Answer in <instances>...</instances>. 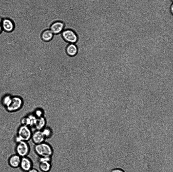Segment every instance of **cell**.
Listing matches in <instances>:
<instances>
[{"label":"cell","instance_id":"11","mask_svg":"<svg viewBox=\"0 0 173 172\" xmlns=\"http://www.w3.org/2000/svg\"><path fill=\"white\" fill-rule=\"evenodd\" d=\"M39 168L42 172H49L52 167V162L44 161L39 162Z\"/></svg>","mask_w":173,"mask_h":172},{"label":"cell","instance_id":"13","mask_svg":"<svg viewBox=\"0 0 173 172\" xmlns=\"http://www.w3.org/2000/svg\"><path fill=\"white\" fill-rule=\"evenodd\" d=\"M54 34L49 29L45 30L42 33L41 38L44 41L48 42L50 41L52 39Z\"/></svg>","mask_w":173,"mask_h":172},{"label":"cell","instance_id":"1","mask_svg":"<svg viewBox=\"0 0 173 172\" xmlns=\"http://www.w3.org/2000/svg\"><path fill=\"white\" fill-rule=\"evenodd\" d=\"M33 150L35 153L39 157H52L54 154V150L52 146L50 144L45 141L34 145Z\"/></svg>","mask_w":173,"mask_h":172},{"label":"cell","instance_id":"19","mask_svg":"<svg viewBox=\"0 0 173 172\" xmlns=\"http://www.w3.org/2000/svg\"><path fill=\"white\" fill-rule=\"evenodd\" d=\"M52 157L46 156L39 157L38 162L44 161L52 162Z\"/></svg>","mask_w":173,"mask_h":172},{"label":"cell","instance_id":"4","mask_svg":"<svg viewBox=\"0 0 173 172\" xmlns=\"http://www.w3.org/2000/svg\"><path fill=\"white\" fill-rule=\"evenodd\" d=\"M23 101L22 99L18 96L12 97L10 104L6 107L7 111L10 112L16 111L20 109L23 106Z\"/></svg>","mask_w":173,"mask_h":172},{"label":"cell","instance_id":"9","mask_svg":"<svg viewBox=\"0 0 173 172\" xmlns=\"http://www.w3.org/2000/svg\"><path fill=\"white\" fill-rule=\"evenodd\" d=\"M46 139L42 130H36L32 133L31 139L34 145L42 143Z\"/></svg>","mask_w":173,"mask_h":172},{"label":"cell","instance_id":"3","mask_svg":"<svg viewBox=\"0 0 173 172\" xmlns=\"http://www.w3.org/2000/svg\"><path fill=\"white\" fill-rule=\"evenodd\" d=\"M31 150L28 142L21 141L16 143L15 148V153L21 157L28 156Z\"/></svg>","mask_w":173,"mask_h":172},{"label":"cell","instance_id":"24","mask_svg":"<svg viewBox=\"0 0 173 172\" xmlns=\"http://www.w3.org/2000/svg\"><path fill=\"white\" fill-rule=\"evenodd\" d=\"M170 1L172 2L173 1V0H170Z\"/></svg>","mask_w":173,"mask_h":172},{"label":"cell","instance_id":"14","mask_svg":"<svg viewBox=\"0 0 173 172\" xmlns=\"http://www.w3.org/2000/svg\"><path fill=\"white\" fill-rule=\"evenodd\" d=\"M78 51L77 47L75 44L70 43L67 46L66 52L69 56H73L75 55Z\"/></svg>","mask_w":173,"mask_h":172},{"label":"cell","instance_id":"23","mask_svg":"<svg viewBox=\"0 0 173 172\" xmlns=\"http://www.w3.org/2000/svg\"><path fill=\"white\" fill-rule=\"evenodd\" d=\"M170 11L171 13L172 14L173 13V5L172 4H171L170 6Z\"/></svg>","mask_w":173,"mask_h":172},{"label":"cell","instance_id":"18","mask_svg":"<svg viewBox=\"0 0 173 172\" xmlns=\"http://www.w3.org/2000/svg\"><path fill=\"white\" fill-rule=\"evenodd\" d=\"M33 114L37 118H40L43 116V112L41 109H37L35 110Z\"/></svg>","mask_w":173,"mask_h":172},{"label":"cell","instance_id":"21","mask_svg":"<svg viewBox=\"0 0 173 172\" xmlns=\"http://www.w3.org/2000/svg\"><path fill=\"white\" fill-rule=\"evenodd\" d=\"M27 172H39V171L33 167Z\"/></svg>","mask_w":173,"mask_h":172},{"label":"cell","instance_id":"7","mask_svg":"<svg viewBox=\"0 0 173 172\" xmlns=\"http://www.w3.org/2000/svg\"><path fill=\"white\" fill-rule=\"evenodd\" d=\"M32 160L28 156L22 157L19 167L23 172H27L33 167Z\"/></svg>","mask_w":173,"mask_h":172},{"label":"cell","instance_id":"10","mask_svg":"<svg viewBox=\"0 0 173 172\" xmlns=\"http://www.w3.org/2000/svg\"><path fill=\"white\" fill-rule=\"evenodd\" d=\"M22 157L16 153L11 155L8 159V163L11 167L14 168H19Z\"/></svg>","mask_w":173,"mask_h":172},{"label":"cell","instance_id":"15","mask_svg":"<svg viewBox=\"0 0 173 172\" xmlns=\"http://www.w3.org/2000/svg\"><path fill=\"white\" fill-rule=\"evenodd\" d=\"M12 97L9 95H7L4 97L2 100L3 104L6 107L8 106L10 104Z\"/></svg>","mask_w":173,"mask_h":172},{"label":"cell","instance_id":"12","mask_svg":"<svg viewBox=\"0 0 173 172\" xmlns=\"http://www.w3.org/2000/svg\"><path fill=\"white\" fill-rule=\"evenodd\" d=\"M46 121L43 116L37 118L34 127L36 130H42L45 127Z\"/></svg>","mask_w":173,"mask_h":172},{"label":"cell","instance_id":"22","mask_svg":"<svg viewBox=\"0 0 173 172\" xmlns=\"http://www.w3.org/2000/svg\"><path fill=\"white\" fill-rule=\"evenodd\" d=\"M2 18L0 17V34L3 32V30L1 25V21Z\"/></svg>","mask_w":173,"mask_h":172},{"label":"cell","instance_id":"17","mask_svg":"<svg viewBox=\"0 0 173 172\" xmlns=\"http://www.w3.org/2000/svg\"><path fill=\"white\" fill-rule=\"evenodd\" d=\"M21 122L22 125H26L29 127L30 120L28 116L22 118Z\"/></svg>","mask_w":173,"mask_h":172},{"label":"cell","instance_id":"20","mask_svg":"<svg viewBox=\"0 0 173 172\" xmlns=\"http://www.w3.org/2000/svg\"><path fill=\"white\" fill-rule=\"evenodd\" d=\"M110 172H125L122 169L119 168H115L112 169Z\"/></svg>","mask_w":173,"mask_h":172},{"label":"cell","instance_id":"2","mask_svg":"<svg viewBox=\"0 0 173 172\" xmlns=\"http://www.w3.org/2000/svg\"><path fill=\"white\" fill-rule=\"evenodd\" d=\"M32 134L29 127L22 125L18 128L15 141L16 143L21 141L28 142L31 139Z\"/></svg>","mask_w":173,"mask_h":172},{"label":"cell","instance_id":"8","mask_svg":"<svg viewBox=\"0 0 173 172\" xmlns=\"http://www.w3.org/2000/svg\"><path fill=\"white\" fill-rule=\"evenodd\" d=\"M65 25L62 21H57L52 23L50 25L49 29L54 34L61 33L65 30Z\"/></svg>","mask_w":173,"mask_h":172},{"label":"cell","instance_id":"5","mask_svg":"<svg viewBox=\"0 0 173 172\" xmlns=\"http://www.w3.org/2000/svg\"><path fill=\"white\" fill-rule=\"evenodd\" d=\"M61 34L63 39L69 43L75 44L78 40V37L76 34L71 30H64Z\"/></svg>","mask_w":173,"mask_h":172},{"label":"cell","instance_id":"16","mask_svg":"<svg viewBox=\"0 0 173 172\" xmlns=\"http://www.w3.org/2000/svg\"><path fill=\"white\" fill-rule=\"evenodd\" d=\"M42 131L46 139L50 138L52 136V131L49 128L45 127Z\"/></svg>","mask_w":173,"mask_h":172},{"label":"cell","instance_id":"6","mask_svg":"<svg viewBox=\"0 0 173 172\" xmlns=\"http://www.w3.org/2000/svg\"><path fill=\"white\" fill-rule=\"evenodd\" d=\"M1 25L3 31L8 33L12 32L15 28V23L13 19L8 17L2 18Z\"/></svg>","mask_w":173,"mask_h":172}]
</instances>
